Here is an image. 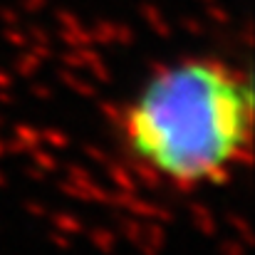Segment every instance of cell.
Returning a JSON list of instances; mask_svg holds the SVG:
<instances>
[{
	"instance_id": "cell-27",
	"label": "cell",
	"mask_w": 255,
	"mask_h": 255,
	"mask_svg": "<svg viewBox=\"0 0 255 255\" xmlns=\"http://www.w3.org/2000/svg\"><path fill=\"white\" fill-rule=\"evenodd\" d=\"M57 188H60V193H62V196H67V198H75V201L89 203V196H87L80 186H75L72 181H67V178H65V181H60V183H57Z\"/></svg>"
},
{
	"instance_id": "cell-38",
	"label": "cell",
	"mask_w": 255,
	"mask_h": 255,
	"mask_svg": "<svg viewBox=\"0 0 255 255\" xmlns=\"http://www.w3.org/2000/svg\"><path fill=\"white\" fill-rule=\"evenodd\" d=\"M30 94L35 99H40V102H47V99H52V87L45 85V82H32L30 85Z\"/></svg>"
},
{
	"instance_id": "cell-52",
	"label": "cell",
	"mask_w": 255,
	"mask_h": 255,
	"mask_svg": "<svg viewBox=\"0 0 255 255\" xmlns=\"http://www.w3.org/2000/svg\"><path fill=\"white\" fill-rule=\"evenodd\" d=\"M2 124H5V117H2V114H0V127H2Z\"/></svg>"
},
{
	"instance_id": "cell-39",
	"label": "cell",
	"mask_w": 255,
	"mask_h": 255,
	"mask_svg": "<svg viewBox=\"0 0 255 255\" xmlns=\"http://www.w3.org/2000/svg\"><path fill=\"white\" fill-rule=\"evenodd\" d=\"M25 213L32 216V218H47V206L40 203V201H25Z\"/></svg>"
},
{
	"instance_id": "cell-48",
	"label": "cell",
	"mask_w": 255,
	"mask_h": 255,
	"mask_svg": "<svg viewBox=\"0 0 255 255\" xmlns=\"http://www.w3.org/2000/svg\"><path fill=\"white\" fill-rule=\"evenodd\" d=\"M0 104H2V107L15 104V94H12L10 89H0Z\"/></svg>"
},
{
	"instance_id": "cell-42",
	"label": "cell",
	"mask_w": 255,
	"mask_h": 255,
	"mask_svg": "<svg viewBox=\"0 0 255 255\" xmlns=\"http://www.w3.org/2000/svg\"><path fill=\"white\" fill-rule=\"evenodd\" d=\"M30 52H32L35 57H40L42 62H45V60H52V57H55V55H52V45H42V42H32Z\"/></svg>"
},
{
	"instance_id": "cell-20",
	"label": "cell",
	"mask_w": 255,
	"mask_h": 255,
	"mask_svg": "<svg viewBox=\"0 0 255 255\" xmlns=\"http://www.w3.org/2000/svg\"><path fill=\"white\" fill-rule=\"evenodd\" d=\"M203 178L211 181L213 186H223V183L231 181V171H228V166L223 164V159H216V161L208 164V169L203 171Z\"/></svg>"
},
{
	"instance_id": "cell-16",
	"label": "cell",
	"mask_w": 255,
	"mask_h": 255,
	"mask_svg": "<svg viewBox=\"0 0 255 255\" xmlns=\"http://www.w3.org/2000/svg\"><path fill=\"white\" fill-rule=\"evenodd\" d=\"M223 159L228 161H236L241 166H251L253 164V151H251V144H241V141H233L223 149Z\"/></svg>"
},
{
	"instance_id": "cell-36",
	"label": "cell",
	"mask_w": 255,
	"mask_h": 255,
	"mask_svg": "<svg viewBox=\"0 0 255 255\" xmlns=\"http://www.w3.org/2000/svg\"><path fill=\"white\" fill-rule=\"evenodd\" d=\"M109 198H112V191H107L104 186H99V183L94 181L92 188H89V201H97V203H107V206H109Z\"/></svg>"
},
{
	"instance_id": "cell-22",
	"label": "cell",
	"mask_w": 255,
	"mask_h": 255,
	"mask_svg": "<svg viewBox=\"0 0 255 255\" xmlns=\"http://www.w3.org/2000/svg\"><path fill=\"white\" fill-rule=\"evenodd\" d=\"M99 112H102V117H104L109 124L122 127V119H124V107H119V104H117V102H112V99H104V102H99Z\"/></svg>"
},
{
	"instance_id": "cell-1",
	"label": "cell",
	"mask_w": 255,
	"mask_h": 255,
	"mask_svg": "<svg viewBox=\"0 0 255 255\" xmlns=\"http://www.w3.org/2000/svg\"><path fill=\"white\" fill-rule=\"evenodd\" d=\"M206 107H208V127L213 139L221 144V159L223 149L233 141H241L246 122H243V97L238 89L231 87H208L206 89Z\"/></svg>"
},
{
	"instance_id": "cell-33",
	"label": "cell",
	"mask_w": 255,
	"mask_h": 255,
	"mask_svg": "<svg viewBox=\"0 0 255 255\" xmlns=\"http://www.w3.org/2000/svg\"><path fill=\"white\" fill-rule=\"evenodd\" d=\"M55 17H57V25H60V27H77V25H82L80 15L72 12V10H57Z\"/></svg>"
},
{
	"instance_id": "cell-47",
	"label": "cell",
	"mask_w": 255,
	"mask_h": 255,
	"mask_svg": "<svg viewBox=\"0 0 255 255\" xmlns=\"http://www.w3.org/2000/svg\"><path fill=\"white\" fill-rule=\"evenodd\" d=\"M12 82H15V77H12L7 70H2V67H0V89H10Z\"/></svg>"
},
{
	"instance_id": "cell-5",
	"label": "cell",
	"mask_w": 255,
	"mask_h": 255,
	"mask_svg": "<svg viewBox=\"0 0 255 255\" xmlns=\"http://www.w3.org/2000/svg\"><path fill=\"white\" fill-rule=\"evenodd\" d=\"M107 173H109V181L114 183V191H127V193H136L139 183L134 178V173L129 171V166L119 164V161H109L107 164Z\"/></svg>"
},
{
	"instance_id": "cell-50",
	"label": "cell",
	"mask_w": 255,
	"mask_h": 255,
	"mask_svg": "<svg viewBox=\"0 0 255 255\" xmlns=\"http://www.w3.org/2000/svg\"><path fill=\"white\" fill-rule=\"evenodd\" d=\"M5 186H7V178H5V173L0 171V188H5Z\"/></svg>"
},
{
	"instance_id": "cell-32",
	"label": "cell",
	"mask_w": 255,
	"mask_h": 255,
	"mask_svg": "<svg viewBox=\"0 0 255 255\" xmlns=\"http://www.w3.org/2000/svg\"><path fill=\"white\" fill-rule=\"evenodd\" d=\"M89 72H92V77L99 82V85H109L112 82V72H109V67L104 65V60H99V62H94L92 67H87Z\"/></svg>"
},
{
	"instance_id": "cell-15",
	"label": "cell",
	"mask_w": 255,
	"mask_h": 255,
	"mask_svg": "<svg viewBox=\"0 0 255 255\" xmlns=\"http://www.w3.org/2000/svg\"><path fill=\"white\" fill-rule=\"evenodd\" d=\"M40 67H42V60L35 57L30 50L22 52V55H17V60H15V72H17L20 77H25V80L35 77V75L40 72Z\"/></svg>"
},
{
	"instance_id": "cell-45",
	"label": "cell",
	"mask_w": 255,
	"mask_h": 255,
	"mask_svg": "<svg viewBox=\"0 0 255 255\" xmlns=\"http://www.w3.org/2000/svg\"><path fill=\"white\" fill-rule=\"evenodd\" d=\"M136 251L141 255H161V248H156V246H151V243H146V241H139V243H136Z\"/></svg>"
},
{
	"instance_id": "cell-18",
	"label": "cell",
	"mask_w": 255,
	"mask_h": 255,
	"mask_svg": "<svg viewBox=\"0 0 255 255\" xmlns=\"http://www.w3.org/2000/svg\"><path fill=\"white\" fill-rule=\"evenodd\" d=\"M141 241H146V243H151V246H156V248L164 251V246H166V226L159 223V221L144 223V238Z\"/></svg>"
},
{
	"instance_id": "cell-43",
	"label": "cell",
	"mask_w": 255,
	"mask_h": 255,
	"mask_svg": "<svg viewBox=\"0 0 255 255\" xmlns=\"http://www.w3.org/2000/svg\"><path fill=\"white\" fill-rule=\"evenodd\" d=\"M20 5H22V10L27 15H37V12H42L47 7V0H20Z\"/></svg>"
},
{
	"instance_id": "cell-29",
	"label": "cell",
	"mask_w": 255,
	"mask_h": 255,
	"mask_svg": "<svg viewBox=\"0 0 255 255\" xmlns=\"http://www.w3.org/2000/svg\"><path fill=\"white\" fill-rule=\"evenodd\" d=\"M85 156L89 161H94V164H99V166H107L109 161H112V156L104 151V149H99V146H94V144H85Z\"/></svg>"
},
{
	"instance_id": "cell-24",
	"label": "cell",
	"mask_w": 255,
	"mask_h": 255,
	"mask_svg": "<svg viewBox=\"0 0 255 255\" xmlns=\"http://www.w3.org/2000/svg\"><path fill=\"white\" fill-rule=\"evenodd\" d=\"M40 134H42V141L50 144L52 149H67L70 146V136L62 129H57V127H50V129H45Z\"/></svg>"
},
{
	"instance_id": "cell-51",
	"label": "cell",
	"mask_w": 255,
	"mask_h": 255,
	"mask_svg": "<svg viewBox=\"0 0 255 255\" xmlns=\"http://www.w3.org/2000/svg\"><path fill=\"white\" fill-rule=\"evenodd\" d=\"M2 156H7V151H5V141L0 139V159H2Z\"/></svg>"
},
{
	"instance_id": "cell-3",
	"label": "cell",
	"mask_w": 255,
	"mask_h": 255,
	"mask_svg": "<svg viewBox=\"0 0 255 255\" xmlns=\"http://www.w3.org/2000/svg\"><path fill=\"white\" fill-rule=\"evenodd\" d=\"M129 171L134 173L136 183H141L144 188L156 191V188H161V183H164V173H161V169H159L151 159H146V156H141V159L134 156V159L129 161Z\"/></svg>"
},
{
	"instance_id": "cell-12",
	"label": "cell",
	"mask_w": 255,
	"mask_h": 255,
	"mask_svg": "<svg viewBox=\"0 0 255 255\" xmlns=\"http://www.w3.org/2000/svg\"><path fill=\"white\" fill-rule=\"evenodd\" d=\"M60 40H62L67 47H87V45H94L92 32L87 30L85 25H77V27H60Z\"/></svg>"
},
{
	"instance_id": "cell-25",
	"label": "cell",
	"mask_w": 255,
	"mask_h": 255,
	"mask_svg": "<svg viewBox=\"0 0 255 255\" xmlns=\"http://www.w3.org/2000/svg\"><path fill=\"white\" fill-rule=\"evenodd\" d=\"M206 15H208V20L216 22V25H228V22H231L228 10H226L223 5H218L216 0H213V2H206Z\"/></svg>"
},
{
	"instance_id": "cell-40",
	"label": "cell",
	"mask_w": 255,
	"mask_h": 255,
	"mask_svg": "<svg viewBox=\"0 0 255 255\" xmlns=\"http://www.w3.org/2000/svg\"><path fill=\"white\" fill-rule=\"evenodd\" d=\"M30 144H25L22 139H17V136H12L10 141H5V151L7 154H30Z\"/></svg>"
},
{
	"instance_id": "cell-31",
	"label": "cell",
	"mask_w": 255,
	"mask_h": 255,
	"mask_svg": "<svg viewBox=\"0 0 255 255\" xmlns=\"http://www.w3.org/2000/svg\"><path fill=\"white\" fill-rule=\"evenodd\" d=\"M27 40L30 42H42V45H52V35L42 27V25H30L27 30Z\"/></svg>"
},
{
	"instance_id": "cell-30",
	"label": "cell",
	"mask_w": 255,
	"mask_h": 255,
	"mask_svg": "<svg viewBox=\"0 0 255 255\" xmlns=\"http://www.w3.org/2000/svg\"><path fill=\"white\" fill-rule=\"evenodd\" d=\"M181 27H183L188 35H193V37H203V35H206V27H203V22H201L198 17H193V15H186V17H181Z\"/></svg>"
},
{
	"instance_id": "cell-44",
	"label": "cell",
	"mask_w": 255,
	"mask_h": 255,
	"mask_svg": "<svg viewBox=\"0 0 255 255\" xmlns=\"http://www.w3.org/2000/svg\"><path fill=\"white\" fill-rule=\"evenodd\" d=\"M25 176L30 178V181H45L47 178V173L42 169H37L35 164H30V166H25Z\"/></svg>"
},
{
	"instance_id": "cell-14",
	"label": "cell",
	"mask_w": 255,
	"mask_h": 255,
	"mask_svg": "<svg viewBox=\"0 0 255 255\" xmlns=\"http://www.w3.org/2000/svg\"><path fill=\"white\" fill-rule=\"evenodd\" d=\"M114 30H117V22L104 20V17H102V20H97V22L89 27L94 45H114Z\"/></svg>"
},
{
	"instance_id": "cell-23",
	"label": "cell",
	"mask_w": 255,
	"mask_h": 255,
	"mask_svg": "<svg viewBox=\"0 0 255 255\" xmlns=\"http://www.w3.org/2000/svg\"><path fill=\"white\" fill-rule=\"evenodd\" d=\"M12 136L22 139V141L30 144V146H40V144H42V134H40V129H35V127H30V124H15Z\"/></svg>"
},
{
	"instance_id": "cell-53",
	"label": "cell",
	"mask_w": 255,
	"mask_h": 255,
	"mask_svg": "<svg viewBox=\"0 0 255 255\" xmlns=\"http://www.w3.org/2000/svg\"><path fill=\"white\" fill-rule=\"evenodd\" d=\"M201 2H213V0H201Z\"/></svg>"
},
{
	"instance_id": "cell-6",
	"label": "cell",
	"mask_w": 255,
	"mask_h": 255,
	"mask_svg": "<svg viewBox=\"0 0 255 255\" xmlns=\"http://www.w3.org/2000/svg\"><path fill=\"white\" fill-rule=\"evenodd\" d=\"M188 211H191L193 226H196V231H198L201 236L213 238V236L218 233V223H216L213 213L208 211V206H203V203H191V206H188Z\"/></svg>"
},
{
	"instance_id": "cell-41",
	"label": "cell",
	"mask_w": 255,
	"mask_h": 255,
	"mask_svg": "<svg viewBox=\"0 0 255 255\" xmlns=\"http://www.w3.org/2000/svg\"><path fill=\"white\" fill-rule=\"evenodd\" d=\"M50 243H52L55 248H60V251H70V248H72V238L65 236V233H60V231L50 233Z\"/></svg>"
},
{
	"instance_id": "cell-10",
	"label": "cell",
	"mask_w": 255,
	"mask_h": 255,
	"mask_svg": "<svg viewBox=\"0 0 255 255\" xmlns=\"http://www.w3.org/2000/svg\"><path fill=\"white\" fill-rule=\"evenodd\" d=\"M50 221H52V226H55V231H60V233H65V236H80V233H85V223L75 216V213H70V211H60V213H52L50 216Z\"/></svg>"
},
{
	"instance_id": "cell-49",
	"label": "cell",
	"mask_w": 255,
	"mask_h": 255,
	"mask_svg": "<svg viewBox=\"0 0 255 255\" xmlns=\"http://www.w3.org/2000/svg\"><path fill=\"white\" fill-rule=\"evenodd\" d=\"M243 42H246V45H253V37H251V25H246V30H243Z\"/></svg>"
},
{
	"instance_id": "cell-11",
	"label": "cell",
	"mask_w": 255,
	"mask_h": 255,
	"mask_svg": "<svg viewBox=\"0 0 255 255\" xmlns=\"http://www.w3.org/2000/svg\"><path fill=\"white\" fill-rule=\"evenodd\" d=\"M89 243L102 255H112L117 248V231L109 228H92L89 231Z\"/></svg>"
},
{
	"instance_id": "cell-13",
	"label": "cell",
	"mask_w": 255,
	"mask_h": 255,
	"mask_svg": "<svg viewBox=\"0 0 255 255\" xmlns=\"http://www.w3.org/2000/svg\"><path fill=\"white\" fill-rule=\"evenodd\" d=\"M30 161L37 166V169H42L45 173H55V171L60 169V159L52 154V151H47V149H40V146H32L30 149Z\"/></svg>"
},
{
	"instance_id": "cell-26",
	"label": "cell",
	"mask_w": 255,
	"mask_h": 255,
	"mask_svg": "<svg viewBox=\"0 0 255 255\" xmlns=\"http://www.w3.org/2000/svg\"><path fill=\"white\" fill-rule=\"evenodd\" d=\"M136 42V32L127 25V22H117V30H114V45H124V47H129V45H134Z\"/></svg>"
},
{
	"instance_id": "cell-35",
	"label": "cell",
	"mask_w": 255,
	"mask_h": 255,
	"mask_svg": "<svg viewBox=\"0 0 255 255\" xmlns=\"http://www.w3.org/2000/svg\"><path fill=\"white\" fill-rule=\"evenodd\" d=\"M246 253H248V246L241 243L238 238H231V241L221 243V255H246Z\"/></svg>"
},
{
	"instance_id": "cell-46",
	"label": "cell",
	"mask_w": 255,
	"mask_h": 255,
	"mask_svg": "<svg viewBox=\"0 0 255 255\" xmlns=\"http://www.w3.org/2000/svg\"><path fill=\"white\" fill-rule=\"evenodd\" d=\"M166 70H169V67H166L164 62H159V60H151V62H149V72H151L154 77H159V75H164Z\"/></svg>"
},
{
	"instance_id": "cell-34",
	"label": "cell",
	"mask_w": 255,
	"mask_h": 255,
	"mask_svg": "<svg viewBox=\"0 0 255 255\" xmlns=\"http://www.w3.org/2000/svg\"><path fill=\"white\" fill-rule=\"evenodd\" d=\"M171 183H173V188H176V193H181V196H186V193H193V188H196V178H186V176H171Z\"/></svg>"
},
{
	"instance_id": "cell-9",
	"label": "cell",
	"mask_w": 255,
	"mask_h": 255,
	"mask_svg": "<svg viewBox=\"0 0 255 255\" xmlns=\"http://www.w3.org/2000/svg\"><path fill=\"white\" fill-rule=\"evenodd\" d=\"M57 75H60L62 85L70 87L72 92H77L80 97H85V99H94V97H97V87L92 85V82H87V80H82V77H77V72H75V70L62 67Z\"/></svg>"
},
{
	"instance_id": "cell-4",
	"label": "cell",
	"mask_w": 255,
	"mask_h": 255,
	"mask_svg": "<svg viewBox=\"0 0 255 255\" xmlns=\"http://www.w3.org/2000/svg\"><path fill=\"white\" fill-rule=\"evenodd\" d=\"M198 72H201V80L206 87H231V67L223 62V60H216V57H208L203 62H198ZM233 89V87H231Z\"/></svg>"
},
{
	"instance_id": "cell-8",
	"label": "cell",
	"mask_w": 255,
	"mask_h": 255,
	"mask_svg": "<svg viewBox=\"0 0 255 255\" xmlns=\"http://www.w3.org/2000/svg\"><path fill=\"white\" fill-rule=\"evenodd\" d=\"M117 228L119 233L131 243L136 246L141 238H144V223L136 218V216H129V213H117Z\"/></svg>"
},
{
	"instance_id": "cell-19",
	"label": "cell",
	"mask_w": 255,
	"mask_h": 255,
	"mask_svg": "<svg viewBox=\"0 0 255 255\" xmlns=\"http://www.w3.org/2000/svg\"><path fill=\"white\" fill-rule=\"evenodd\" d=\"M67 181H72L75 186H80L87 196H89V188H92V183H94V176H92V171L85 169V166L70 164V166H67Z\"/></svg>"
},
{
	"instance_id": "cell-21",
	"label": "cell",
	"mask_w": 255,
	"mask_h": 255,
	"mask_svg": "<svg viewBox=\"0 0 255 255\" xmlns=\"http://www.w3.org/2000/svg\"><path fill=\"white\" fill-rule=\"evenodd\" d=\"M2 40H5L7 45L17 47V50H22V47H27V45H30L27 32H25V30H20V25H2Z\"/></svg>"
},
{
	"instance_id": "cell-28",
	"label": "cell",
	"mask_w": 255,
	"mask_h": 255,
	"mask_svg": "<svg viewBox=\"0 0 255 255\" xmlns=\"http://www.w3.org/2000/svg\"><path fill=\"white\" fill-rule=\"evenodd\" d=\"M60 62H62V67L75 70V72L85 70V62H82V57H80V52H77L75 47H67V52H62V55H60Z\"/></svg>"
},
{
	"instance_id": "cell-17",
	"label": "cell",
	"mask_w": 255,
	"mask_h": 255,
	"mask_svg": "<svg viewBox=\"0 0 255 255\" xmlns=\"http://www.w3.org/2000/svg\"><path fill=\"white\" fill-rule=\"evenodd\" d=\"M226 221H228V226L236 231V236H238V241H241V243H246V246H251V243H253V231H251V223H248L241 213H233V211H231V213L226 216Z\"/></svg>"
},
{
	"instance_id": "cell-37",
	"label": "cell",
	"mask_w": 255,
	"mask_h": 255,
	"mask_svg": "<svg viewBox=\"0 0 255 255\" xmlns=\"http://www.w3.org/2000/svg\"><path fill=\"white\" fill-rule=\"evenodd\" d=\"M20 20H22V15L15 7H10V5H2L0 7V22L2 25H20Z\"/></svg>"
},
{
	"instance_id": "cell-7",
	"label": "cell",
	"mask_w": 255,
	"mask_h": 255,
	"mask_svg": "<svg viewBox=\"0 0 255 255\" xmlns=\"http://www.w3.org/2000/svg\"><path fill=\"white\" fill-rule=\"evenodd\" d=\"M139 15L144 17V22H146L159 37H164V40H169L171 37V25L166 22L164 12H161L156 5H151V2H141V5H139Z\"/></svg>"
},
{
	"instance_id": "cell-2",
	"label": "cell",
	"mask_w": 255,
	"mask_h": 255,
	"mask_svg": "<svg viewBox=\"0 0 255 255\" xmlns=\"http://www.w3.org/2000/svg\"><path fill=\"white\" fill-rule=\"evenodd\" d=\"M109 206H114L117 211L122 213H129V216H136L139 221H159L164 226H169L176 221V213L166 208V206H156L136 193H127V191H112V198H109Z\"/></svg>"
}]
</instances>
